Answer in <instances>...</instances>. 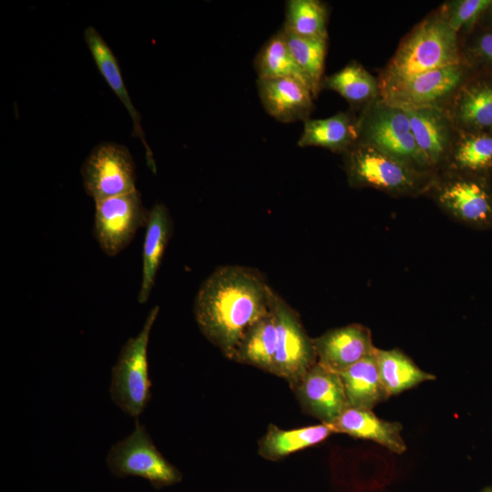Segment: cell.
<instances>
[{
  "instance_id": "obj_28",
  "label": "cell",
  "mask_w": 492,
  "mask_h": 492,
  "mask_svg": "<svg viewBox=\"0 0 492 492\" xmlns=\"http://www.w3.org/2000/svg\"><path fill=\"white\" fill-rule=\"evenodd\" d=\"M329 10L319 0H290L286 2L283 29L306 38L327 39Z\"/></svg>"
},
{
  "instance_id": "obj_31",
  "label": "cell",
  "mask_w": 492,
  "mask_h": 492,
  "mask_svg": "<svg viewBox=\"0 0 492 492\" xmlns=\"http://www.w3.org/2000/svg\"><path fill=\"white\" fill-rule=\"evenodd\" d=\"M459 38L463 61L473 69L492 71V29L476 27Z\"/></svg>"
},
{
  "instance_id": "obj_9",
  "label": "cell",
  "mask_w": 492,
  "mask_h": 492,
  "mask_svg": "<svg viewBox=\"0 0 492 492\" xmlns=\"http://www.w3.org/2000/svg\"><path fill=\"white\" fill-rule=\"evenodd\" d=\"M83 187L94 201L137 190L136 166L124 145L97 144L81 167Z\"/></svg>"
},
{
  "instance_id": "obj_17",
  "label": "cell",
  "mask_w": 492,
  "mask_h": 492,
  "mask_svg": "<svg viewBox=\"0 0 492 492\" xmlns=\"http://www.w3.org/2000/svg\"><path fill=\"white\" fill-rule=\"evenodd\" d=\"M83 36L100 75L127 109L133 124V136L141 141L145 150L147 164L151 171L156 173V163L150 147L146 140L145 133L141 126L140 115L133 105L125 87L120 67L116 56L100 33L94 26H89L86 27Z\"/></svg>"
},
{
  "instance_id": "obj_23",
  "label": "cell",
  "mask_w": 492,
  "mask_h": 492,
  "mask_svg": "<svg viewBox=\"0 0 492 492\" xmlns=\"http://www.w3.org/2000/svg\"><path fill=\"white\" fill-rule=\"evenodd\" d=\"M333 433L332 425L324 423L289 430L270 425L259 441V455L267 460H281L322 443Z\"/></svg>"
},
{
  "instance_id": "obj_12",
  "label": "cell",
  "mask_w": 492,
  "mask_h": 492,
  "mask_svg": "<svg viewBox=\"0 0 492 492\" xmlns=\"http://www.w3.org/2000/svg\"><path fill=\"white\" fill-rule=\"evenodd\" d=\"M444 110L458 132L492 131V71L472 69Z\"/></svg>"
},
{
  "instance_id": "obj_24",
  "label": "cell",
  "mask_w": 492,
  "mask_h": 492,
  "mask_svg": "<svg viewBox=\"0 0 492 492\" xmlns=\"http://www.w3.org/2000/svg\"><path fill=\"white\" fill-rule=\"evenodd\" d=\"M276 340L277 316L274 302L272 309L246 333L232 360L272 374Z\"/></svg>"
},
{
  "instance_id": "obj_6",
  "label": "cell",
  "mask_w": 492,
  "mask_h": 492,
  "mask_svg": "<svg viewBox=\"0 0 492 492\" xmlns=\"http://www.w3.org/2000/svg\"><path fill=\"white\" fill-rule=\"evenodd\" d=\"M106 463L114 476L139 477L156 489L182 479V473L161 455L138 419L132 433L110 447Z\"/></svg>"
},
{
  "instance_id": "obj_16",
  "label": "cell",
  "mask_w": 492,
  "mask_h": 492,
  "mask_svg": "<svg viewBox=\"0 0 492 492\" xmlns=\"http://www.w3.org/2000/svg\"><path fill=\"white\" fill-rule=\"evenodd\" d=\"M260 100L276 120L282 123L310 119L315 98L310 87L294 78L258 79Z\"/></svg>"
},
{
  "instance_id": "obj_18",
  "label": "cell",
  "mask_w": 492,
  "mask_h": 492,
  "mask_svg": "<svg viewBox=\"0 0 492 492\" xmlns=\"http://www.w3.org/2000/svg\"><path fill=\"white\" fill-rule=\"evenodd\" d=\"M331 425L334 433L374 441L393 453L400 455L406 450L402 437L403 425L378 417L373 410L347 407Z\"/></svg>"
},
{
  "instance_id": "obj_1",
  "label": "cell",
  "mask_w": 492,
  "mask_h": 492,
  "mask_svg": "<svg viewBox=\"0 0 492 492\" xmlns=\"http://www.w3.org/2000/svg\"><path fill=\"white\" fill-rule=\"evenodd\" d=\"M276 296L258 271L225 265L202 282L193 313L203 335L232 360L249 330L272 309Z\"/></svg>"
},
{
  "instance_id": "obj_29",
  "label": "cell",
  "mask_w": 492,
  "mask_h": 492,
  "mask_svg": "<svg viewBox=\"0 0 492 492\" xmlns=\"http://www.w3.org/2000/svg\"><path fill=\"white\" fill-rule=\"evenodd\" d=\"M282 29L295 63L316 97L322 89L327 39L302 37Z\"/></svg>"
},
{
  "instance_id": "obj_25",
  "label": "cell",
  "mask_w": 492,
  "mask_h": 492,
  "mask_svg": "<svg viewBox=\"0 0 492 492\" xmlns=\"http://www.w3.org/2000/svg\"><path fill=\"white\" fill-rule=\"evenodd\" d=\"M321 87L338 93L353 108L361 110L380 97L378 79L357 61H351L334 74L323 77Z\"/></svg>"
},
{
  "instance_id": "obj_19",
  "label": "cell",
  "mask_w": 492,
  "mask_h": 492,
  "mask_svg": "<svg viewBox=\"0 0 492 492\" xmlns=\"http://www.w3.org/2000/svg\"><path fill=\"white\" fill-rule=\"evenodd\" d=\"M142 249V278L138 301L145 303L155 284L169 241L173 221L167 206L158 202L149 210Z\"/></svg>"
},
{
  "instance_id": "obj_14",
  "label": "cell",
  "mask_w": 492,
  "mask_h": 492,
  "mask_svg": "<svg viewBox=\"0 0 492 492\" xmlns=\"http://www.w3.org/2000/svg\"><path fill=\"white\" fill-rule=\"evenodd\" d=\"M405 111L421 155L433 171H441L446 164L456 135L451 119L441 108Z\"/></svg>"
},
{
  "instance_id": "obj_33",
  "label": "cell",
  "mask_w": 492,
  "mask_h": 492,
  "mask_svg": "<svg viewBox=\"0 0 492 492\" xmlns=\"http://www.w3.org/2000/svg\"><path fill=\"white\" fill-rule=\"evenodd\" d=\"M479 492H492V486L485 487Z\"/></svg>"
},
{
  "instance_id": "obj_30",
  "label": "cell",
  "mask_w": 492,
  "mask_h": 492,
  "mask_svg": "<svg viewBox=\"0 0 492 492\" xmlns=\"http://www.w3.org/2000/svg\"><path fill=\"white\" fill-rule=\"evenodd\" d=\"M491 0H452L444 3L438 9L448 25L459 36L473 32Z\"/></svg>"
},
{
  "instance_id": "obj_2",
  "label": "cell",
  "mask_w": 492,
  "mask_h": 492,
  "mask_svg": "<svg viewBox=\"0 0 492 492\" xmlns=\"http://www.w3.org/2000/svg\"><path fill=\"white\" fill-rule=\"evenodd\" d=\"M463 61L458 34L439 9L421 20L402 39L378 77L379 86Z\"/></svg>"
},
{
  "instance_id": "obj_27",
  "label": "cell",
  "mask_w": 492,
  "mask_h": 492,
  "mask_svg": "<svg viewBox=\"0 0 492 492\" xmlns=\"http://www.w3.org/2000/svg\"><path fill=\"white\" fill-rule=\"evenodd\" d=\"M254 67L258 79L294 78L310 87L292 56L282 29L269 38L261 48Z\"/></svg>"
},
{
  "instance_id": "obj_5",
  "label": "cell",
  "mask_w": 492,
  "mask_h": 492,
  "mask_svg": "<svg viewBox=\"0 0 492 492\" xmlns=\"http://www.w3.org/2000/svg\"><path fill=\"white\" fill-rule=\"evenodd\" d=\"M159 313V306L155 305L138 334L128 338L123 344L112 367L109 387L111 399L125 414L136 419L143 413L151 398L148 345Z\"/></svg>"
},
{
  "instance_id": "obj_13",
  "label": "cell",
  "mask_w": 492,
  "mask_h": 492,
  "mask_svg": "<svg viewBox=\"0 0 492 492\" xmlns=\"http://www.w3.org/2000/svg\"><path fill=\"white\" fill-rule=\"evenodd\" d=\"M292 389L302 411L324 424H333L349 407L339 373L318 362Z\"/></svg>"
},
{
  "instance_id": "obj_22",
  "label": "cell",
  "mask_w": 492,
  "mask_h": 492,
  "mask_svg": "<svg viewBox=\"0 0 492 492\" xmlns=\"http://www.w3.org/2000/svg\"><path fill=\"white\" fill-rule=\"evenodd\" d=\"M442 170L489 178L492 174V131H456Z\"/></svg>"
},
{
  "instance_id": "obj_10",
  "label": "cell",
  "mask_w": 492,
  "mask_h": 492,
  "mask_svg": "<svg viewBox=\"0 0 492 492\" xmlns=\"http://www.w3.org/2000/svg\"><path fill=\"white\" fill-rule=\"evenodd\" d=\"M149 213L138 190L95 201L93 234L103 252L108 256L121 252L138 229L146 227Z\"/></svg>"
},
{
  "instance_id": "obj_3",
  "label": "cell",
  "mask_w": 492,
  "mask_h": 492,
  "mask_svg": "<svg viewBox=\"0 0 492 492\" xmlns=\"http://www.w3.org/2000/svg\"><path fill=\"white\" fill-rule=\"evenodd\" d=\"M343 155L353 187L415 196L429 191L436 176V172L418 170L367 144L356 143Z\"/></svg>"
},
{
  "instance_id": "obj_32",
  "label": "cell",
  "mask_w": 492,
  "mask_h": 492,
  "mask_svg": "<svg viewBox=\"0 0 492 492\" xmlns=\"http://www.w3.org/2000/svg\"><path fill=\"white\" fill-rule=\"evenodd\" d=\"M483 17H487L488 18V22L490 23L491 26H489L488 28H491L492 29V0L487 7V9L486 10ZM482 17V18H483Z\"/></svg>"
},
{
  "instance_id": "obj_20",
  "label": "cell",
  "mask_w": 492,
  "mask_h": 492,
  "mask_svg": "<svg viewBox=\"0 0 492 492\" xmlns=\"http://www.w3.org/2000/svg\"><path fill=\"white\" fill-rule=\"evenodd\" d=\"M358 141V116L351 111L304 122L297 145L321 147L333 152L344 153Z\"/></svg>"
},
{
  "instance_id": "obj_26",
  "label": "cell",
  "mask_w": 492,
  "mask_h": 492,
  "mask_svg": "<svg viewBox=\"0 0 492 492\" xmlns=\"http://www.w3.org/2000/svg\"><path fill=\"white\" fill-rule=\"evenodd\" d=\"M376 361L382 384L389 397L436 379L434 374L419 368L399 349H377Z\"/></svg>"
},
{
  "instance_id": "obj_15",
  "label": "cell",
  "mask_w": 492,
  "mask_h": 492,
  "mask_svg": "<svg viewBox=\"0 0 492 492\" xmlns=\"http://www.w3.org/2000/svg\"><path fill=\"white\" fill-rule=\"evenodd\" d=\"M317 362L341 373L377 349L372 334L362 324L353 323L327 331L313 339Z\"/></svg>"
},
{
  "instance_id": "obj_21",
  "label": "cell",
  "mask_w": 492,
  "mask_h": 492,
  "mask_svg": "<svg viewBox=\"0 0 492 492\" xmlns=\"http://www.w3.org/2000/svg\"><path fill=\"white\" fill-rule=\"evenodd\" d=\"M376 350L339 373L349 407L373 410L389 398L380 378Z\"/></svg>"
},
{
  "instance_id": "obj_11",
  "label": "cell",
  "mask_w": 492,
  "mask_h": 492,
  "mask_svg": "<svg viewBox=\"0 0 492 492\" xmlns=\"http://www.w3.org/2000/svg\"><path fill=\"white\" fill-rule=\"evenodd\" d=\"M277 340L272 374L285 379L292 388L317 363L313 339L306 333L297 313L278 294L275 300Z\"/></svg>"
},
{
  "instance_id": "obj_7",
  "label": "cell",
  "mask_w": 492,
  "mask_h": 492,
  "mask_svg": "<svg viewBox=\"0 0 492 492\" xmlns=\"http://www.w3.org/2000/svg\"><path fill=\"white\" fill-rule=\"evenodd\" d=\"M472 69L461 62L429 70L379 86L380 97L386 103L405 110L445 109Z\"/></svg>"
},
{
  "instance_id": "obj_8",
  "label": "cell",
  "mask_w": 492,
  "mask_h": 492,
  "mask_svg": "<svg viewBox=\"0 0 492 492\" xmlns=\"http://www.w3.org/2000/svg\"><path fill=\"white\" fill-rule=\"evenodd\" d=\"M430 190L440 207L460 221L477 226L492 223L488 178L441 170Z\"/></svg>"
},
{
  "instance_id": "obj_4",
  "label": "cell",
  "mask_w": 492,
  "mask_h": 492,
  "mask_svg": "<svg viewBox=\"0 0 492 492\" xmlns=\"http://www.w3.org/2000/svg\"><path fill=\"white\" fill-rule=\"evenodd\" d=\"M422 171H433L421 155L405 110L377 97L358 115V141Z\"/></svg>"
}]
</instances>
